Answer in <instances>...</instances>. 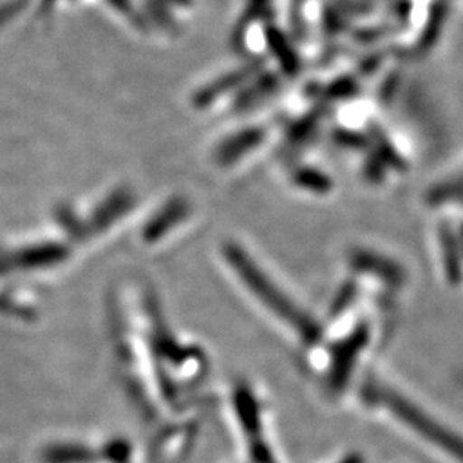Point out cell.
Wrapping results in <instances>:
<instances>
[{
  "label": "cell",
  "mask_w": 463,
  "mask_h": 463,
  "mask_svg": "<svg viewBox=\"0 0 463 463\" xmlns=\"http://www.w3.org/2000/svg\"><path fill=\"white\" fill-rule=\"evenodd\" d=\"M137 203L128 185L103 191L95 198L69 201L36 229L5 246L0 254V298L5 313L24 323L36 319L42 292L122 231Z\"/></svg>",
  "instance_id": "7a4b0ae2"
},
{
  "label": "cell",
  "mask_w": 463,
  "mask_h": 463,
  "mask_svg": "<svg viewBox=\"0 0 463 463\" xmlns=\"http://www.w3.org/2000/svg\"><path fill=\"white\" fill-rule=\"evenodd\" d=\"M109 328L117 380L153 445L165 457L184 453L218 402L210 354L172 321L148 281L110 292Z\"/></svg>",
  "instance_id": "6da1fadb"
}]
</instances>
